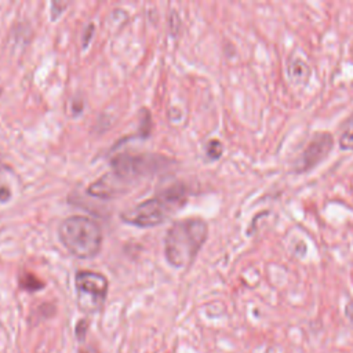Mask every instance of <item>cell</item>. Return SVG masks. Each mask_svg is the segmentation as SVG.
Here are the masks:
<instances>
[{
	"mask_svg": "<svg viewBox=\"0 0 353 353\" xmlns=\"http://www.w3.org/2000/svg\"><path fill=\"white\" fill-rule=\"evenodd\" d=\"M208 226L203 219L186 218L174 222L164 237V254L174 268L189 266L207 240Z\"/></svg>",
	"mask_w": 353,
	"mask_h": 353,
	"instance_id": "cell-1",
	"label": "cell"
},
{
	"mask_svg": "<svg viewBox=\"0 0 353 353\" xmlns=\"http://www.w3.org/2000/svg\"><path fill=\"white\" fill-rule=\"evenodd\" d=\"M186 197L188 192L183 185H172L157 196L124 211L121 219L125 223L138 228L157 226L167 221L186 201Z\"/></svg>",
	"mask_w": 353,
	"mask_h": 353,
	"instance_id": "cell-2",
	"label": "cell"
},
{
	"mask_svg": "<svg viewBox=\"0 0 353 353\" xmlns=\"http://www.w3.org/2000/svg\"><path fill=\"white\" fill-rule=\"evenodd\" d=\"M63 247L80 259L94 258L102 247V229L94 219L72 215L63 219L58 229Z\"/></svg>",
	"mask_w": 353,
	"mask_h": 353,
	"instance_id": "cell-3",
	"label": "cell"
},
{
	"mask_svg": "<svg viewBox=\"0 0 353 353\" xmlns=\"http://www.w3.org/2000/svg\"><path fill=\"white\" fill-rule=\"evenodd\" d=\"M168 163V159L149 153H120L116 154L110 161L112 172L121 176L127 182L152 175L156 171L167 167Z\"/></svg>",
	"mask_w": 353,
	"mask_h": 353,
	"instance_id": "cell-4",
	"label": "cell"
},
{
	"mask_svg": "<svg viewBox=\"0 0 353 353\" xmlns=\"http://www.w3.org/2000/svg\"><path fill=\"white\" fill-rule=\"evenodd\" d=\"M79 307L85 313L102 309L108 295V279L98 272L79 270L74 277Z\"/></svg>",
	"mask_w": 353,
	"mask_h": 353,
	"instance_id": "cell-5",
	"label": "cell"
},
{
	"mask_svg": "<svg viewBox=\"0 0 353 353\" xmlns=\"http://www.w3.org/2000/svg\"><path fill=\"white\" fill-rule=\"evenodd\" d=\"M334 137L327 131L314 132L292 161V171L303 174L319 165L332 150Z\"/></svg>",
	"mask_w": 353,
	"mask_h": 353,
	"instance_id": "cell-6",
	"label": "cell"
},
{
	"mask_svg": "<svg viewBox=\"0 0 353 353\" xmlns=\"http://www.w3.org/2000/svg\"><path fill=\"white\" fill-rule=\"evenodd\" d=\"M127 183L128 182L125 179L116 175L114 172H110L92 182L88 186V193L94 197H113L123 193L127 188Z\"/></svg>",
	"mask_w": 353,
	"mask_h": 353,
	"instance_id": "cell-7",
	"label": "cell"
},
{
	"mask_svg": "<svg viewBox=\"0 0 353 353\" xmlns=\"http://www.w3.org/2000/svg\"><path fill=\"white\" fill-rule=\"evenodd\" d=\"M287 77L294 85H306L310 79V66L301 58H291L287 63Z\"/></svg>",
	"mask_w": 353,
	"mask_h": 353,
	"instance_id": "cell-8",
	"label": "cell"
},
{
	"mask_svg": "<svg viewBox=\"0 0 353 353\" xmlns=\"http://www.w3.org/2000/svg\"><path fill=\"white\" fill-rule=\"evenodd\" d=\"M14 176L11 168L0 161V203H7L11 199Z\"/></svg>",
	"mask_w": 353,
	"mask_h": 353,
	"instance_id": "cell-9",
	"label": "cell"
},
{
	"mask_svg": "<svg viewBox=\"0 0 353 353\" xmlns=\"http://www.w3.org/2000/svg\"><path fill=\"white\" fill-rule=\"evenodd\" d=\"M339 148L345 152H353V114L349 116L339 130Z\"/></svg>",
	"mask_w": 353,
	"mask_h": 353,
	"instance_id": "cell-10",
	"label": "cell"
},
{
	"mask_svg": "<svg viewBox=\"0 0 353 353\" xmlns=\"http://www.w3.org/2000/svg\"><path fill=\"white\" fill-rule=\"evenodd\" d=\"M19 285L23 290H28V291H37V290H41L44 287V283L41 280H39L32 273H23L19 277Z\"/></svg>",
	"mask_w": 353,
	"mask_h": 353,
	"instance_id": "cell-11",
	"label": "cell"
},
{
	"mask_svg": "<svg viewBox=\"0 0 353 353\" xmlns=\"http://www.w3.org/2000/svg\"><path fill=\"white\" fill-rule=\"evenodd\" d=\"M223 146L218 139H211L205 143V154L210 160H218L222 156Z\"/></svg>",
	"mask_w": 353,
	"mask_h": 353,
	"instance_id": "cell-12",
	"label": "cell"
},
{
	"mask_svg": "<svg viewBox=\"0 0 353 353\" xmlns=\"http://www.w3.org/2000/svg\"><path fill=\"white\" fill-rule=\"evenodd\" d=\"M87 330H88V320H87V319L79 320V323L76 324V328H74V334H76L77 341H80V342L84 341L85 334H87Z\"/></svg>",
	"mask_w": 353,
	"mask_h": 353,
	"instance_id": "cell-13",
	"label": "cell"
},
{
	"mask_svg": "<svg viewBox=\"0 0 353 353\" xmlns=\"http://www.w3.org/2000/svg\"><path fill=\"white\" fill-rule=\"evenodd\" d=\"M68 7V3H57V1H52L51 3V11H52V18L55 19L65 8Z\"/></svg>",
	"mask_w": 353,
	"mask_h": 353,
	"instance_id": "cell-14",
	"label": "cell"
},
{
	"mask_svg": "<svg viewBox=\"0 0 353 353\" xmlns=\"http://www.w3.org/2000/svg\"><path fill=\"white\" fill-rule=\"evenodd\" d=\"M345 317L350 323V325L353 327V301L346 303V306H345Z\"/></svg>",
	"mask_w": 353,
	"mask_h": 353,
	"instance_id": "cell-15",
	"label": "cell"
},
{
	"mask_svg": "<svg viewBox=\"0 0 353 353\" xmlns=\"http://www.w3.org/2000/svg\"><path fill=\"white\" fill-rule=\"evenodd\" d=\"M79 353H98V352H97V349L92 347V346H85V347H81V349L79 350Z\"/></svg>",
	"mask_w": 353,
	"mask_h": 353,
	"instance_id": "cell-16",
	"label": "cell"
},
{
	"mask_svg": "<svg viewBox=\"0 0 353 353\" xmlns=\"http://www.w3.org/2000/svg\"><path fill=\"white\" fill-rule=\"evenodd\" d=\"M265 353H277V350H276L274 347H268V349L265 350Z\"/></svg>",
	"mask_w": 353,
	"mask_h": 353,
	"instance_id": "cell-17",
	"label": "cell"
}]
</instances>
